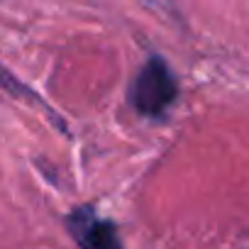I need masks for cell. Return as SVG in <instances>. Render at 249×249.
I'll return each instance as SVG.
<instances>
[{
    "mask_svg": "<svg viewBox=\"0 0 249 249\" xmlns=\"http://www.w3.org/2000/svg\"><path fill=\"white\" fill-rule=\"evenodd\" d=\"M66 230L78 249H122L117 225L100 217L95 205L73 208L66 215Z\"/></svg>",
    "mask_w": 249,
    "mask_h": 249,
    "instance_id": "7a4b0ae2",
    "label": "cell"
},
{
    "mask_svg": "<svg viewBox=\"0 0 249 249\" xmlns=\"http://www.w3.org/2000/svg\"><path fill=\"white\" fill-rule=\"evenodd\" d=\"M176 78L161 56H152L135 76L130 100L142 115H161L176 100Z\"/></svg>",
    "mask_w": 249,
    "mask_h": 249,
    "instance_id": "6da1fadb",
    "label": "cell"
}]
</instances>
